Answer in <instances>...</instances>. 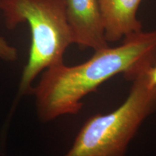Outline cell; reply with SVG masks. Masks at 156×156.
I'll use <instances>...</instances> for the list:
<instances>
[{
	"label": "cell",
	"instance_id": "6da1fadb",
	"mask_svg": "<svg viewBox=\"0 0 156 156\" xmlns=\"http://www.w3.org/2000/svg\"><path fill=\"white\" fill-rule=\"evenodd\" d=\"M95 51L80 64L69 67L62 62L43 72L32 91L41 120L77 114L84 98L119 74L132 80L147 72L156 64V30H142L125 37L120 46Z\"/></svg>",
	"mask_w": 156,
	"mask_h": 156
},
{
	"label": "cell",
	"instance_id": "7a4b0ae2",
	"mask_svg": "<svg viewBox=\"0 0 156 156\" xmlns=\"http://www.w3.org/2000/svg\"><path fill=\"white\" fill-rule=\"evenodd\" d=\"M0 11L10 30L24 22L30 27V51L18 95L32 94L34 80L47 68L63 62L64 52L74 44L64 0H0Z\"/></svg>",
	"mask_w": 156,
	"mask_h": 156
},
{
	"label": "cell",
	"instance_id": "3957f363",
	"mask_svg": "<svg viewBox=\"0 0 156 156\" xmlns=\"http://www.w3.org/2000/svg\"><path fill=\"white\" fill-rule=\"evenodd\" d=\"M147 73L132 80L129 95L116 109L85 122L64 156H125L130 141L156 109V87Z\"/></svg>",
	"mask_w": 156,
	"mask_h": 156
},
{
	"label": "cell",
	"instance_id": "277c9868",
	"mask_svg": "<svg viewBox=\"0 0 156 156\" xmlns=\"http://www.w3.org/2000/svg\"><path fill=\"white\" fill-rule=\"evenodd\" d=\"M74 44L95 51L108 47L98 0H64Z\"/></svg>",
	"mask_w": 156,
	"mask_h": 156
},
{
	"label": "cell",
	"instance_id": "5b68a950",
	"mask_svg": "<svg viewBox=\"0 0 156 156\" xmlns=\"http://www.w3.org/2000/svg\"><path fill=\"white\" fill-rule=\"evenodd\" d=\"M142 0H98L107 42L118 41L122 38L142 31L136 12Z\"/></svg>",
	"mask_w": 156,
	"mask_h": 156
},
{
	"label": "cell",
	"instance_id": "8992f818",
	"mask_svg": "<svg viewBox=\"0 0 156 156\" xmlns=\"http://www.w3.org/2000/svg\"><path fill=\"white\" fill-rule=\"evenodd\" d=\"M17 58L16 48L7 43L3 37L0 36V58L7 62L15 61Z\"/></svg>",
	"mask_w": 156,
	"mask_h": 156
},
{
	"label": "cell",
	"instance_id": "52a82bcc",
	"mask_svg": "<svg viewBox=\"0 0 156 156\" xmlns=\"http://www.w3.org/2000/svg\"><path fill=\"white\" fill-rule=\"evenodd\" d=\"M147 74L150 82L154 87H156V64L148 69Z\"/></svg>",
	"mask_w": 156,
	"mask_h": 156
}]
</instances>
